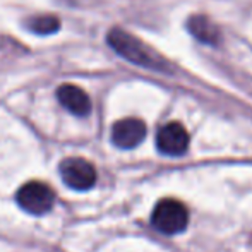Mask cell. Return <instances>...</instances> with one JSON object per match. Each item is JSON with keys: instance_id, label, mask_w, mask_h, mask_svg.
Masks as SVG:
<instances>
[{"instance_id": "cell-1", "label": "cell", "mask_w": 252, "mask_h": 252, "mask_svg": "<svg viewBox=\"0 0 252 252\" xmlns=\"http://www.w3.org/2000/svg\"><path fill=\"white\" fill-rule=\"evenodd\" d=\"M106 41H108L110 47L119 53L120 57L136 63V65L144 67V69L158 70V72H166L170 69V63L161 55H158L144 41H141L139 38L120 30V28L110 30Z\"/></svg>"}, {"instance_id": "cell-2", "label": "cell", "mask_w": 252, "mask_h": 252, "mask_svg": "<svg viewBox=\"0 0 252 252\" xmlns=\"http://www.w3.org/2000/svg\"><path fill=\"white\" fill-rule=\"evenodd\" d=\"M151 223L158 232L165 235H175L186 230L189 223V211L177 199H163L155 206Z\"/></svg>"}, {"instance_id": "cell-3", "label": "cell", "mask_w": 252, "mask_h": 252, "mask_svg": "<svg viewBox=\"0 0 252 252\" xmlns=\"http://www.w3.org/2000/svg\"><path fill=\"white\" fill-rule=\"evenodd\" d=\"M16 201L21 209L34 216L48 213L55 204V192L45 182L31 180L26 182L16 194Z\"/></svg>"}, {"instance_id": "cell-4", "label": "cell", "mask_w": 252, "mask_h": 252, "mask_svg": "<svg viewBox=\"0 0 252 252\" xmlns=\"http://www.w3.org/2000/svg\"><path fill=\"white\" fill-rule=\"evenodd\" d=\"M59 170L63 184L74 190H88L96 184V168L84 158H65Z\"/></svg>"}, {"instance_id": "cell-5", "label": "cell", "mask_w": 252, "mask_h": 252, "mask_svg": "<svg viewBox=\"0 0 252 252\" xmlns=\"http://www.w3.org/2000/svg\"><path fill=\"white\" fill-rule=\"evenodd\" d=\"M189 132L179 122H168L156 134V148L166 156H182L189 150Z\"/></svg>"}, {"instance_id": "cell-6", "label": "cell", "mask_w": 252, "mask_h": 252, "mask_svg": "<svg viewBox=\"0 0 252 252\" xmlns=\"http://www.w3.org/2000/svg\"><path fill=\"white\" fill-rule=\"evenodd\" d=\"M146 124L141 119H122L112 127V143L120 150H132L139 146L146 137Z\"/></svg>"}, {"instance_id": "cell-7", "label": "cell", "mask_w": 252, "mask_h": 252, "mask_svg": "<svg viewBox=\"0 0 252 252\" xmlns=\"http://www.w3.org/2000/svg\"><path fill=\"white\" fill-rule=\"evenodd\" d=\"M60 105L76 117H86L91 112V100L84 90L76 84H62L57 90Z\"/></svg>"}, {"instance_id": "cell-8", "label": "cell", "mask_w": 252, "mask_h": 252, "mask_svg": "<svg viewBox=\"0 0 252 252\" xmlns=\"http://www.w3.org/2000/svg\"><path fill=\"white\" fill-rule=\"evenodd\" d=\"M187 30L197 41L206 45H218L221 41V31L209 17L194 14L187 21Z\"/></svg>"}, {"instance_id": "cell-9", "label": "cell", "mask_w": 252, "mask_h": 252, "mask_svg": "<svg viewBox=\"0 0 252 252\" xmlns=\"http://www.w3.org/2000/svg\"><path fill=\"white\" fill-rule=\"evenodd\" d=\"M28 28L36 34H53L59 31L60 21L59 17L50 16V14H47V16H36L28 21Z\"/></svg>"}]
</instances>
